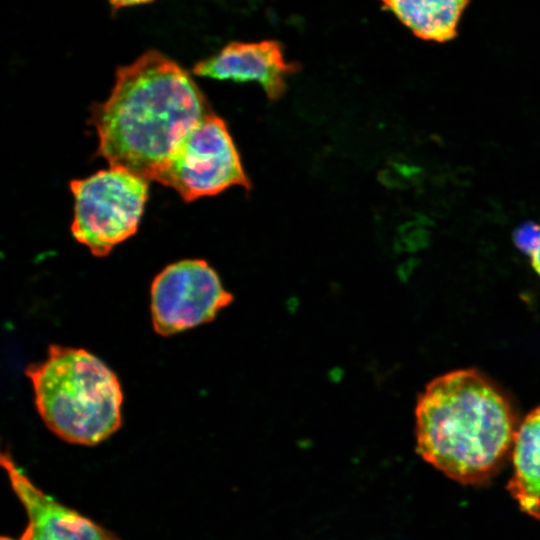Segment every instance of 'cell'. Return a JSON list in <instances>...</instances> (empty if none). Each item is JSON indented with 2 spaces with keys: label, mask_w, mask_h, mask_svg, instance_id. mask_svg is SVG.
<instances>
[{
  "label": "cell",
  "mask_w": 540,
  "mask_h": 540,
  "mask_svg": "<svg viewBox=\"0 0 540 540\" xmlns=\"http://www.w3.org/2000/svg\"><path fill=\"white\" fill-rule=\"evenodd\" d=\"M211 114L189 73L149 50L120 67L110 97L93 108L98 154L110 167L154 180L182 139Z\"/></svg>",
  "instance_id": "1"
},
{
  "label": "cell",
  "mask_w": 540,
  "mask_h": 540,
  "mask_svg": "<svg viewBox=\"0 0 540 540\" xmlns=\"http://www.w3.org/2000/svg\"><path fill=\"white\" fill-rule=\"evenodd\" d=\"M415 422L417 453L469 485L487 483L499 472L517 430L509 398L475 369L430 381L417 398Z\"/></svg>",
  "instance_id": "2"
},
{
  "label": "cell",
  "mask_w": 540,
  "mask_h": 540,
  "mask_svg": "<svg viewBox=\"0 0 540 540\" xmlns=\"http://www.w3.org/2000/svg\"><path fill=\"white\" fill-rule=\"evenodd\" d=\"M25 374L42 420L61 439L95 445L121 426L120 383L90 352L50 345L46 359L29 365Z\"/></svg>",
  "instance_id": "3"
},
{
  "label": "cell",
  "mask_w": 540,
  "mask_h": 540,
  "mask_svg": "<svg viewBox=\"0 0 540 540\" xmlns=\"http://www.w3.org/2000/svg\"><path fill=\"white\" fill-rule=\"evenodd\" d=\"M74 195L71 232L95 256L103 257L138 228L148 197V181L110 167L70 182Z\"/></svg>",
  "instance_id": "4"
},
{
  "label": "cell",
  "mask_w": 540,
  "mask_h": 540,
  "mask_svg": "<svg viewBox=\"0 0 540 540\" xmlns=\"http://www.w3.org/2000/svg\"><path fill=\"white\" fill-rule=\"evenodd\" d=\"M154 180L186 202L235 185L251 187L225 122L212 113L182 139Z\"/></svg>",
  "instance_id": "5"
},
{
  "label": "cell",
  "mask_w": 540,
  "mask_h": 540,
  "mask_svg": "<svg viewBox=\"0 0 540 540\" xmlns=\"http://www.w3.org/2000/svg\"><path fill=\"white\" fill-rule=\"evenodd\" d=\"M232 300L205 260H181L165 267L152 282L153 327L162 336L179 333L210 322Z\"/></svg>",
  "instance_id": "6"
},
{
  "label": "cell",
  "mask_w": 540,
  "mask_h": 540,
  "mask_svg": "<svg viewBox=\"0 0 540 540\" xmlns=\"http://www.w3.org/2000/svg\"><path fill=\"white\" fill-rule=\"evenodd\" d=\"M0 462L28 516L20 540H119L114 533L45 494L9 453L3 452Z\"/></svg>",
  "instance_id": "7"
},
{
  "label": "cell",
  "mask_w": 540,
  "mask_h": 540,
  "mask_svg": "<svg viewBox=\"0 0 540 540\" xmlns=\"http://www.w3.org/2000/svg\"><path fill=\"white\" fill-rule=\"evenodd\" d=\"M298 66L287 62L282 46L275 40L231 42L215 55L199 61L193 73L234 82H257L268 98L279 99L286 90L287 78Z\"/></svg>",
  "instance_id": "8"
},
{
  "label": "cell",
  "mask_w": 540,
  "mask_h": 540,
  "mask_svg": "<svg viewBox=\"0 0 540 540\" xmlns=\"http://www.w3.org/2000/svg\"><path fill=\"white\" fill-rule=\"evenodd\" d=\"M512 461L507 489L523 512L540 520V405L517 428Z\"/></svg>",
  "instance_id": "9"
},
{
  "label": "cell",
  "mask_w": 540,
  "mask_h": 540,
  "mask_svg": "<svg viewBox=\"0 0 540 540\" xmlns=\"http://www.w3.org/2000/svg\"><path fill=\"white\" fill-rule=\"evenodd\" d=\"M416 37L445 43L457 36L470 0H380Z\"/></svg>",
  "instance_id": "10"
},
{
  "label": "cell",
  "mask_w": 540,
  "mask_h": 540,
  "mask_svg": "<svg viewBox=\"0 0 540 540\" xmlns=\"http://www.w3.org/2000/svg\"><path fill=\"white\" fill-rule=\"evenodd\" d=\"M515 245L530 258L534 270L540 276V225L528 221L513 232Z\"/></svg>",
  "instance_id": "11"
},
{
  "label": "cell",
  "mask_w": 540,
  "mask_h": 540,
  "mask_svg": "<svg viewBox=\"0 0 540 540\" xmlns=\"http://www.w3.org/2000/svg\"><path fill=\"white\" fill-rule=\"evenodd\" d=\"M154 0H109L114 10L135 5L147 4Z\"/></svg>",
  "instance_id": "12"
},
{
  "label": "cell",
  "mask_w": 540,
  "mask_h": 540,
  "mask_svg": "<svg viewBox=\"0 0 540 540\" xmlns=\"http://www.w3.org/2000/svg\"><path fill=\"white\" fill-rule=\"evenodd\" d=\"M0 540H15V539H13V538H11V537L3 536V537H1ZM18 540H20V539H18Z\"/></svg>",
  "instance_id": "13"
}]
</instances>
